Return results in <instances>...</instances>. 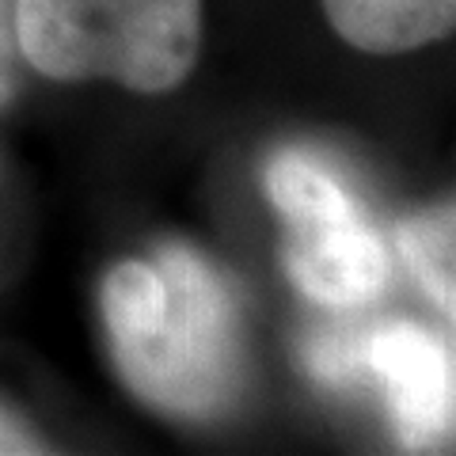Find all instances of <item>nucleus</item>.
Masks as SVG:
<instances>
[{
  "label": "nucleus",
  "instance_id": "f257e3e1",
  "mask_svg": "<svg viewBox=\"0 0 456 456\" xmlns=\"http://www.w3.org/2000/svg\"><path fill=\"white\" fill-rule=\"evenodd\" d=\"M103 320L130 392L171 419L224 415L248 384L244 308L221 266L187 244L107 270Z\"/></svg>",
  "mask_w": 456,
  "mask_h": 456
},
{
  "label": "nucleus",
  "instance_id": "423d86ee",
  "mask_svg": "<svg viewBox=\"0 0 456 456\" xmlns=\"http://www.w3.org/2000/svg\"><path fill=\"white\" fill-rule=\"evenodd\" d=\"M399 255L419 278L426 297L452 323L456 316V209L452 202L415 213L395 228Z\"/></svg>",
  "mask_w": 456,
  "mask_h": 456
},
{
  "label": "nucleus",
  "instance_id": "39448f33",
  "mask_svg": "<svg viewBox=\"0 0 456 456\" xmlns=\"http://www.w3.org/2000/svg\"><path fill=\"white\" fill-rule=\"evenodd\" d=\"M331 31L362 53H411L456 27V0H320Z\"/></svg>",
  "mask_w": 456,
  "mask_h": 456
},
{
  "label": "nucleus",
  "instance_id": "6e6552de",
  "mask_svg": "<svg viewBox=\"0 0 456 456\" xmlns=\"http://www.w3.org/2000/svg\"><path fill=\"white\" fill-rule=\"evenodd\" d=\"M16 16H12V0H0V107L16 92Z\"/></svg>",
  "mask_w": 456,
  "mask_h": 456
},
{
  "label": "nucleus",
  "instance_id": "0eeeda50",
  "mask_svg": "<svg viewBox=\"0 0 456 456\" xmlns=\"http://www.w3.org/2000/svg\"><path fill=\"white\" fill-rule=\"evenodd\" d=\"M365 335L369 331H350V327H323V331H312L301 346L308 373L323 384H335V388H342V384H362L369 377Z\"/></svg>",
  "mask_w": 456,
  "mask_h": 456
},
{
  "label": "nucleus",
  "instance_id": "20e7f679",
  "mask_svg": "<svg viewBox=\"0 0 456 456\" xmlns=\"http://www.w3.org/2000/svg\"><path fill=\"white\" fill-rule=\"evenodd\" d=\"M369 377H377L399 445L437 449L452 437V342L411 320H388L365 335Z\"/></svg>",
  "mask_w": 456,
  "mask_h": 456
},
{
  "label": "nucleus",
  "instance_id": "7ed1b4c3",
  "mask_svg": "<svg viewBox=\"0 0 456 456\" xmlns=\"http://www.w3.org/2000/svg\"><path fill=\"white\" fill-rule=\"evenodd\" d=\"M263 183L285 221L281 263L297 289L323 308L377 301L392 274L388 251L335 171L285 149L266 160Z\"/></svg>",
  "mask_w": 456,
  "mask_h": 456
},
{
  "label": "nucleus",
  "instance_id": "f03ea898",
  "mask_svg": "<svg viewBox=\"0 0 456 456\" xmlns=\"http://www.w3.org/2000/svg\"><path fill=\"white\" fill-rule=\"evenodd\" d=\"M12 16L35 73L167 95L198 65L206 0H12Z\"/></svg>",
  "mask_w": 456,
  "mask_h": 456
},
{
  "label": "nucleus",
  "instance_id": "1a4fd4ad",
  "mask_svg": "<svg viewBox=\"0 0 456 456\" xmlns=\"http://www.w3.org/2000/svg\"><path fill=\"white\" fill-rule=\"evenodd\" d=\"M31 452H46V441L31 426H23L12 411L0 407V456H31Z\"/></svg>",
  "mask_w": 456,
  "mask_h": 456
}]
</instances>
